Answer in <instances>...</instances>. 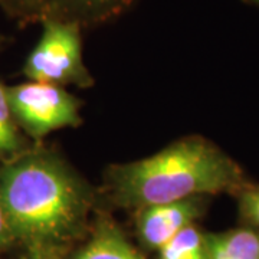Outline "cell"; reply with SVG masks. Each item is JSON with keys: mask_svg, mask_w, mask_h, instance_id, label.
Here are the masks:
<instances>
[{"mask_svg": "<svg viewBox=\"0 0 259 259\" xmlns=\"http://www.w3.org/2000/svg\"><path fill=\"white\" fill-rule=\"evenodd\" d=\"M111 192L121 206L147 207L199 194L241 192L243 173L231 157L200 137L179 140L156 154L115 166Z\"/></svg>", "mask_w": 259, "mask_h": 259, "instance_id": "cell-1", "label": "cell"}, {"mask_svg": "<svg viewBox=\"0 0 259 259\" xmlns=\"http://www.w3.org/2000/svg\"><path fill=\"white\" fill-rule=\"evenodd\" d=\"M90 192L79 177L51 156H29L0 175V200L15 236L54 248L82 225Z\"/></svg>", "mask_w": 259, "mask_h": 259, "instance_id": "cell-2", "label": "cell"}, {"mask_svg": "<svg viewBox=\"0 0 259 259\" xmlns=\"http://www.w3.org/2000/svg\"><path fill=\"white\" fill-rule=\"evenodd\" d=\"M36 82L90 87L93 78L82 59L81 26L56 19H44V32L23 69Z\"/></svg>", "mask_w": 259, "mask_h": 259, "instance_id": "cell-3", "label": "cell"}, {"mask_svg": "<svg viewBox=\"0 0 259 259\" xmlns=\"http://www.w3.org/2000/svg\"><path fill=\"white\" fill-rule=\"evenodd\" d=\"M13 117L33 139L81 124L79 101L61 85L47 82L20 83L8 90Z\"/></svg>", "mask_w": 259, "mask_h": 259, "instance_id": "cell-4", "label": "cell"}, {"mask_svg": "<svg viewBox=\"0 0 259 259\" xmlns=\"http://www.w3.org/2000/svg\"><path fill=\"white\" fill-rule=\"evenodd\" d=\"M197 213L199 204L194 199L143 207L139 221L140 235L148 246L160 249L179 232L190 226Z\"/></svg>", "mask_w": 259, "mask_h": 259, "instance_id": "cell-5", "label": "cell"}, {"mask_svg": "<svg viewBox=\"0 0 259 259\" xmlns=\"http://www.w3.org/2000/svg\"><path fill=\"white\" fill-rule=\"evenodd\" d=\"M134 0H42V19L76 23L81 28L117 18Z\"/></svg>", "mask_w": 259, "mask_h": 259, "instance_id": "cell-6", "label": "cell"}, {"mask_svg": "<svg viewBox=\"0 0 259 259\" xmlns=\"http://www.w3.org/2000/svg\"><path fill=\"white\" fill-rule=\"evenodd\" d=\"M74 259H143L121 235L117 228L101 223L82 249Z\"/></svg>", "mask_w": 259, "mask_h": 259, "instance_id": "cell-7", "label": "cell"}, {"mask_svg": "<svg viewBox=\"0 0 259 259\" xmlns=\"http://www.w3.org/2000/svg\"><path fill=\"white\" fill-rule=\"evenodd\" d=\"M209 259H259V235L250 229H236L207 239Z\"/></svg>", "mask_w": 259, "mask_h": 259, "instance_id": "cell-8", "label": "cell"}, {"mask_svg": "<svg viewBox=\"0 0 259 259\" xmlns=\"http://www.w3.org/2000/svg\"><path fill=\"white\" fill-rule=\"evenodd\" d=\"M160 259H209L206 238L190 225L160 248Z\"/></svg>", "mask_w": 259, "mask_h": 259, "instance_id": "cell-9", "label": "cell"}, {"mask_svg": "<svg viewBox=\"0 0 259 259\" xmlns=\"http://www.w3.org/2000/svg\"><path fill=\"white\" fill-rule=\"evenodd\" d=\"M20 148L8 90L0 83V156H12Z\"/></svg>", "mask_w": 259, "mask_h": 259, "instance_id": "cell-10", "label": "cell"}, {"mask_svg": "<svg viewBox=\"0 0 259 259\" xmlns=\"http://www.w3.org/2000/svg\"><path fill=\"white\" fill-rule=\"evenodd\" d=\"M239 206L245 219L259 226V186H245L239 192Z\"/></svg>", "mask_w": 259, "mask_h": 259, "instance_id": "cell-11", "label": "cell"}, {"mask_svg": "<svg viewBox=\"0 0 259 259\" xmlns=\"http://www.w3.org/2000/svg\"><path fill=\"white\" fill-rule=\"evenodd\" d=\"M10 9L26 16H44L42 0H5Z\"/></svg>", "mask_w": 259, "mask_h": 259, "instance_id": "cell-12", "label": "cell"}, {"mask_svg": "<svg viewBox=\"0 0 259 259\" xmlns=\"http://www.w3.org/2000/svg\"><path fill=\"white\" fill-rule=\"evenodd\" d=\"M13 238H16V236H15V233H13V229H12V226H10L9 218H8L6 210H5V207H3V203H2V200H0V246L5 245V243H8V242H10Z\"/></svg>", "mask_w": 259, "mask_h": 259, "instance_id": "cell-13", "label": "cell"}, {"mask_svg": "<svg viewBox=\"0 0 259 259\" xmlns=\"http://www.w3.org/2000/svg\"><path fill=\"white\" fill-rule=\"evenodd\" d=\"M32 259H56L55 249L45 246H33Z\"/></svg>", "mask_w": 259, "mask_h": 259, "instance_id": "cell-14", "label": "cell"}, {"mask_svg": "<svg viewBox=\"0 0 259 259\" xmlns=\"http://www.w3.org/2000/svg\"><path fill=\"white\" fill-rule=\"evenodd\" d=\"M253 2H256V3H259V0H253Z\"/></svg>", "mask_w": 259, "mask_h": 259, "instance_id": "cell-15", "label": "cell"}]
</instances>
